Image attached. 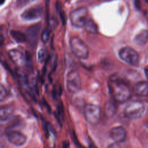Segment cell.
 Listing matches in <instances>:
<instances>
[{"label":"cell","instance_id":"cell-1","mask_svg":"<svg viewBox=\"0 0 148 148\" xmlns=\"http://www.w3.org/2000/svg\"><path fill=\"white\" fill-rule=\"evenodd\" d=\"M110 92L116 102L123 103L128 101L131 96L128 85L118 77H112L109 81Z\"/></svg>","mask_w":148,"mask_h":148},{"label":"cell","instance_id":"cell-2","mask_svg":"<svg viewBox=\"0 0 148 148\" xmlns=\"http://www.w3.org/2000/svg\"><path fill=\"white\" fill-rule=\"evenodd\" d=\"M146 112L145 104L139 101H133L128 102L124 110L125 116L130 119L136 120L142 117Z\"/></svg>","mask_w":148,"mask_h":148},{"label":"cell","instance_id":"cell-3","mask_svg":"<svg viewBox=\"0 0 148 148\" xmlns=\"http://www.w3.org/2000/svg\"><path fill=\"white\" fill-rule=\"evenodd\" d=\"M69 45L72 51L77 58L86 59L89 56V49L87 45L80 38L72 36L69 40Z\"/></svg>","mask_w":148,"mask_h":148},{"label":"cell","instance_id":"cell-4","mask_svg":"<svg viewBox=\"0 0 148 148\" xmlns=\"http://www.w3.org/2000/svg\"><path fill=\"white\" fill-rule=\"evenodd\" d=\"M71 24L75 27H84L86 23L90 18L88 17V11L85 7L77 8L71 12L69 16Z\"/></svg>","mask_w":148,"mask_h":148},{"label":"cell","instance_id":"cell-5","mask_svg":"<svg viewBox=\"0 0 148 148\" xmlns=\"http://www.w3.org/2000/svg\"><path fill=\"white\" fill-rule=\"evenodd\" d=\"M84 113L86 120L90 124L96 125L99 123L101 117V109L98 106L92 103L86 105Z\"/></svg>","mask_w":148,"mask_h":148},{"label":"cell","instance_id":"cell-6","mask_svg":"<svg viewBox=\"0 0 148 148\" xmlns=\"http://www.w3.org/2000/svg\"><path fill=\"white\" fill-rule=\"evenodd\" d=\"M119 56L123 61L130 65H136L139 59L137 51L129 46L122 47L119 51Z\"/></svg>","mask_w":148,"mask_h":148},{"label":"cell","instance_id":"cell-7","mask_svg":"<svg viewBox=\"0 0 148 148\" xmlns=\"http://www.w3.org/2000/svg\"><path fill=\"white\" fill-rule=\"evenodd\" d=\"M66 87L71 93H76L81 88V79L79 73L75 70L70 71L66 76Z\"/></svg>","mask_w":148,"mask_h":148},{"label":"cell","instance_id":"cell-8","mask_svg":"<svg viewBox=\"0 0 148 148\" xmlns=\"http://www.w3.org/2000/svg\"><path fill=\"white\" fill-rule=\"evenodd\" d=\"M8 140L16 146H22L27 140V138L21 132L17 131H9L7 134Z\"/></svg>","mask_w":148,"mask_h":148},{"label":"cell","instance_id":"cell-9","mask_svg":"<svg viewBox=\"0 0 148 148\" xmlns=\"http://www.w3.org/2000/svg\"><path fill=\"white\" fill-rule=\"evenodd\" d=\"M42 14V9L39 6L30 8L25 10L21 14L22 18L25 20H34L39 18Z\"/></svg>","mask_w":148,"mask_h":148},{"label":"cell","instance_id":"cell-10","mask_svg":"<svg viewBox=\"0 0 148 148\" xmlns=\"http://www.w3.org/2000/svg\"><path fill=\"white\" fill-rule=\"evenodd\" d=\"M109 135L110 138L114 140L115 142L120 143L125 140L127 136V132L123 127L117 126L110 130Z\"/></svg>","mask_w":148,"mask_h":148},{"label":"cell","instance_id":"cell-11","mask_svg":"<svg viewBox=\"0 0 148 148\" xmlns=\"http://www.w3.org/2000/svg\"><path fill=\"white\" fill-rule=\"evenodd\" d=\"M9 56L12 61L18 66H23L25 62V57L23 53L17 49H12L9 51Z\"/></svg>","mask_w":148,"mask_h":148},{"label":"cell","instance_id":"cell-12","mask_svg":"<svg viewBox=\"0 0 148 148\" xmlns=\"http://www.w3.org/2000/svg\"><path fill=\"white\" fill-rule=\"evenodd\" d=\"M135 94L139 97H146L148 96V84L145 81L137 82L133 87Z\"/></svg>","mask_w":148,"mask_h":148},{"label":"cell","instance_id":"cell-13","mask_svg":"<svg viewBox=\"0 0 148 148\" xmlns=\"http://www.w3.org/2000/svg\"><path fill=\"white\" fill-rule=\"evenodd\" d=\"M40 29L39 24H36L29 27L27 29V39H28L31 45L36 43L38 34Z\"/></svg>","mask_w":148,"mask_h":148},{"label":"cell","instance_id":"cell-14","mask_svg":"<svg viewBox=\"0 0 148 148\" xmlns=\"http://www.w3.org/2000/svg\"><path fill=\"white\" fill-rule=\"evenodd\" d=\"M135 43L138 46H145L148 42V31L143 29L140 31L134 38Z\"/></svg>","mask_w":148,"mask_h":148},{"label":"cell","instance_id":"cell-15","mask_svg":"<svg viewBox=\"0 0 148 148\" xmlns=\"http://www.w3.org/2000/svg\"><path fill=\"white\" fill-rule=\"evenodd\" d=\"M14 109L10 106H2L0 108V120L3 121L9 120L13 116Z\"/></svg>","mask_w":148,"mask_h":148},{"label":"cell","instance_id":"cell-16","mask_svg":"<svg viewBox=\"0 0 148 148\" xmlns=\"http://www.w3.org/2000/svg\"><path fill=\"white\" fill-rule=\"evenodd\" d=\"M117 106L113 101H108L104 106V113L107 117H111L117 112Z\"/></svg>","mask_w":148,"mask_h":148},{"label":"cell","instance_id":"cell-17","mask_svg":"<svg viewBox=\"0 0 148 148\" xmlns=\"http://www.w3.org/2000/svg\"><path fill=\"white\" fill-rule=\"evenodd\" d=\"M10 35L14 40L18 43H23L27 40L26 35L20 31L12 30L10 31Z\"/></svg>","mask_w":148,"mask_h":148},{"label":"cell","instance_id":"cell-18","mask_svg":"<svg viewBox=\"0 0 148 148\" xmlns=\"http://www.w3.org/2000/svg\"><path fill=\"white\" fill-rule=\"evenodd\" d=\"M84 28L87 32L90 34H96L98 31V28L96 24L90 18L86 23Z\"/></svg>","mask_w":148,"mask_h":148},{"label":"cell","instance_id":"cell-19","mask_svg":"<svg viewBox=\"0 0 148 148\" xmlns=\"http://www.w3.org/2000/svg\"><path fill=\"white\" fill-rule=\"evenodd\" d=\"M47 57V51L44 49H41L38 53V59L39 62L44 61Z\"/></svg>","mask_w":148,"mask_h":148},{"label":"cell","instance_id":"cell-20","mask_svg":"<svg viewBox=\"0 0 148 148\" xmlns=\"http://www.w3.org/2000/svg\"><path fill=\"white\" fill-rule=\"evenodd\" d=\"M50 30L48 28L45 29L42 34L41 35V39L43 41V42L46 43L47 42L49 38V36H50Z\"/></svg>","mask_w":148,"mask_h":148},{"label":"cell","instance_id":"cell-21","mask_svg":"<svg viewBox=\"0 0 148 148\" xmlns=\"http://www.w3.org/2000/svg\"><path fill=\"white\" fill-rule=\"evenodd\" d=\"M7 95V91L5 87L0 84V102L3 101Z\"/></svg>","mask_w":148,"mask_h":148},{"label":"cell","instance_id":"cell-22","mask_svg":"<svg viewBox=\"0 0 148 148\" xmlns=\"http://www.w3.org/2000/svg\"><path fill=\"white\" fill-rule=\"evenodd\" d=\"M107 148H121L120 145L119 144V143L114 142L110 145H109L107 147Z\"/></svg>","mask_w":148,"mask_h":148},{"label":"cell","instance_id":"cell-23","mask_svg":"<svg viewBox=\"0 0 148 148\" xmlns=\"http://www.w3.org/2000/svg\"><path fill=\"white\" fill-rule=\"evenodd\" d=\"M63 148H69V144L68 141H65L64 142Z\"/></svg>","mask_w":148,"mask_h":148},{"label":"cell","instance_id":"cell-24","mask_svg":"<svg viewBox=\"0 0 148 148\" xmlns=\"http://www.w3.org/2000/svg\"><path fill=\"white\" fill-rule=\"evenodd\" d=\"M4 41H5L4 37L2 35H0V45H2L4 43Z\"/></svg>","mask_w":148,"mask_h":148},{"label":"cell","instance_id":"cell-25","mask_svg":"<svg viewBox=\"0 0 148 148\" xmlns=\"http://www.w3.org/2000/svg\"><path fill=\"white\" fill-rule=\"evenodd\" d=\"M145 74L146 76L148 78V68H146L145 69Z\"/></svg>","mask_w":148,"mask_h":148},{"label":"cell","instance_id":"cell-26","mask_svg":"<svg viewBox=\"0 0 148 148\" xmlns=\"http://www.w3.org/2000/svg\"><path fill=\"white\" fill-rule=\"evenodd\" d=\"M145 125L146 127V128L148 129V117L147 118V119H146V121H145Z\"/></svg>","mask_w":148,"mask_h":148},{"label":"cell","instance_id":"cell-27","mask_svg":"<svg viewBox=\"0 0 148 148\" xmlns=\"http://www.w3.org/2000/svg\"><path fill=\"white\" fill-rule=\"evenodd\" d=\"M5 0H0V5L3 4L4 3V2H5Z\"/></svg>","mask_w":148,"mask_h":148}]
</instances>
